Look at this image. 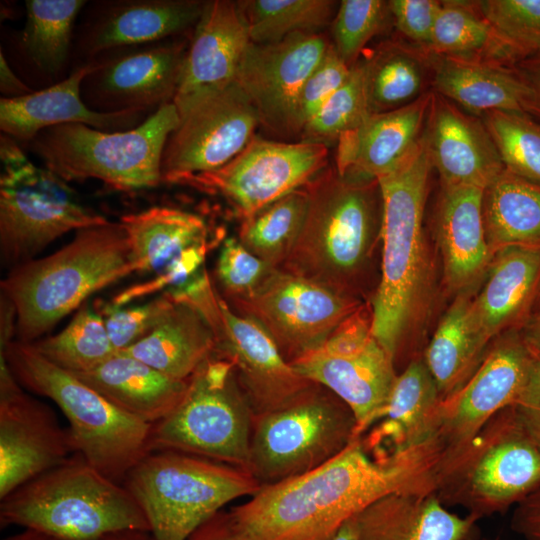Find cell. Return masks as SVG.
Returning <instances> with one entry per match:
<instances>
[{"mask_svg":"<svg viewBox=\"0 0 540 540\" xmlns=\"http://www.w3.org/2000/svg\"><path fill=\"white\" fill-rule=\"evenodd\" d=\"M188 46L167 39L95 56L82 81L83 101L98 112L156 111L174 100Z\"/></svg>","mask_w":540,"mask_h":540,"instance_id":"cell-18","label":"cell"},{"mask_svg":"<svg viewBox=\"0 0 540 540\" xmlns=\"http://www.w3.org/2000/svg\"><path fill=\"white\" fill-rule=\"evenodd\" d=\"M441 453L431 441L386 461L361 436L321 466L262 485L229 514L241 540H333L356 514L394 493H435Z\"/></svg>","mask_w":540,"mask_h":540,"instance_id":"cell-1","label":"cell"},{"mask_svg":"<svg viewBox=\"0 0 540 540\" xmlns=\"http://www.w3.org/2000/svg\"><path fill=\"white\" fill-rule=\"evenodd\" d=\"M175 300L157 327L120 352L171 378L188 380L214 354L215 340L202 314L189 303Z\"/></svg>","mask_w":540,"mask_h":540,"instance_id":"cell-32","label":"cell"},{"mask_svg":"<svg viewBox=\"0 0 540 540\" xmlns=\"http://www.w3.org/2000/svg\"><path fill=\"white\" fill-rule=\"evenodd\" d=\"M537 293H539V298H540V283H539V287H538Z\"/></svg>","mask_w":540,"mask_h":540,"instance_id":"cell-61","label":"cell"},{"mask_svg":"<svg viewBox=\"0 0 540 540\" xmlns=\"http://www.w3.org/2000/svg\"><path fill=\"white\" fill-rule=\"evenodd\" d=\"M251 42L238 1L206 2L187 49L174 105L234 82Z\"/></svg>","mask_w":540,"mask_h":540,"instance_id":"cell-23","label":"cell"},{"mask_svg":"<svg viewBox=\"0 0 540 540\" xmlns=\"http://www.w3.org/2000/svg\"><path fill=\"white\" fill-rule=\"evenodd\" d=\"M478 295L473 321L488 343L525 312L540 283V247L507 246L493 254Z\"/></svg>","mask_w":540,"mask_h":540,"instance_id":"cell-31","label":"cell"},{"mask_svg":"<svg viewBox=\"0 0 540 540\" xmlns=\"http://www.w3.org/2000/svg\"><path fill=\"white\" fill-rule=\"evenodd\" d=\"M540 488V447L513 406L494 415L462 449L441 461L435 495L476 521L506 512Z\"/></svg>","mask_w":540,"mask_h":540,"instance_id":"cell-9","label":"cell"},{"mask_svg":"<svg viewBox=\"0 0 540 540\" xmlns=\"http://www.w3.org/2000/svg\"><path fill=\"white\" fill-rule=\"evenodd\" d=\"M520 335L531 350L540 352V313L525 323Z\"/></svg>","mask_w":540,"mask_h":540,"instance_id":"cell-57","label":"cell"},{"mask_svg":"<svg viewBox=\"0 0 540 540\" xmlns=\"http://www.w3.org/2000/svg\"><path fill=\"white\" fill-rule=\"evenodd\" d=\"M490 43L501 47L516 59L490 24L466 5L442 2L432 31L430 48L438 53L466 54L481 50Z\"/></svg>","mask_w":540,"mask_h":540,"instance_id":"cell-44","label":"cell"},{"mask_svg":"<svg viewBox=\"0 0 540 540\" xmlns=\"http://www.w3.org/2000/svg\"><path fill=\"white\" fill-rule=\"evenodd\" d=\"M273 269L231 237L221 244L215 272L230 300L250 295Z\"/></svg>","mask_w":540,"mask_h":540,"instance_id":"cell-48","label":"cell"},{"mask_svg":"<svg viewBox=\"0 0 540 540\" xmlns=\"http://www.w3.org/2000/svg\"><path fill=\"white\" fill-rule=\"evenodd\" d=\"M429 96L383 113L370 114L337 140L336 171L341 176L377 180L403 162L419 143Z\"/></svg>","mask_w":540,"mask_h":540,"instance_id":"cell-26","label":"cell"},{"mask_svg":"<svg viewBox=\"0 0 540 540\" xmlns=\"http://www.w3.org/2000/svg\"><path fill=\"white\" fill-rule=\"evenodd\" d=\"M518 61L514 73L527 88L525 111L540 120V52Z\"/></svg>","mask_w":540,"mask_h":540,"instance_id":"cell-54","label":"cell"},{"mask_svg":"<svg viewBox=\"0 0 540 540\" xmlns=\"http://www.w3.org/2000/svg\"><path fill=\"white\" fill-rule=\"evenodd\" d=\"M388 2L343 0L332 21V37L338 55L352 67L367 42L382 28Z\"/></svg>","mask_w":540,"mask_h":540,"instance_id":"cell-46","label":"cell"},{"mask_svg":"<svg viewBox=\"0 0 540 540\" xmlns=\"http://www.w3.org/2000/svg\"><path fill=\"white\" fill-rule=\"evenodd\" d=\"M176 300L169 290L137 306H115L97 300L94 309L102 316L110 340L117 351L126 349L148 335L163 320Z\"/></svg>","mask_w":540,"mask_h":540,"instance_id":"cell-47","label":"cell"},{"mask_svg":"<svg viewBox=\"0 0 540 540\" xmlns=\"http://www.w3.org/2000/svg\"><path fill=\"white\" fill-rule=\"evenodd\" d=\"M122 484L143 510L154 540H186L225 505L261 487L246 470L176 451L149 452Z\"/></svg>","mask_w":540,"mask_h":540,"instance_id":"cell-8","label":"cell"},{"mask_svg":"<svg viewBox=\"0 0 540 540\" xmlns=\"http://www.w3.org/2000/svg\"><path fill=\"white\" fill-rule=\"evenodd\" d=\"M510 526L525 540H540V488L515 506Z\"/></svg>","mask_w":540,"mask_h":540,"instance_id":"cell-53","label":"cell"},{"mask_svg":"<svg viewBox=\"0 0 540 540\" xmlns=\"http://www.w3.org/2000/svg\"><path fill=\"white\" fill-rule=\"evenodd\" d=\"M353 412L357 436L363 435L384 408L395 380V362L375 338L371 308L361 305L317 349L290 363Z\"/></svg>","mask_w":540,"mask_h":540,"instance_id":"cell-14","label":"cell"},{"mask_svg":"<svg viewBox=\"0 0 540 540\" xmlns=\"http://www.w3.org/2000/svg\"><path fill=\"white\" fill-rule=\"evenodd\" d=\"M482 211L492 255L507 246L540 247V185L504 168L484 189Z\"/></svg>","mask_w":540,"mask_h":540,"instance_id":"cell-35","label":"cell"},{"mask_svg":"<svg viewBox=\"0 0 540 540\" xmlns=\"http://www.w3.org/2000/svg\"><path fill=\"white\" fill-rule=\"evenodd\" d=\"M351 409L314 383L285 406L253 417L248 472L262 485L307 473L357 437Z\"/></svg>","mask_w":540,"mask_h":540,"instance_id":"cell-12","label":"cell"},{"mask_svg":"<svg viewBox=\"0 0 540 540\" xmlns=\"http://www.w3.org/2000/svg\"><path fill=\"white\" fill-rule=\"evenodd\" d=\"M487 344L473 321L471 298L458 296L442 316L423 356L442 400L469 380Z\"/></svg>","mask_w":540,"mask_h":540,"instance_id":"cell-34","label":"cell"},{"mask_svg":"<svg viewBox=\"0 0 540 540\" xmlns=\"http://www.w3.org/2000/svg\"><path fill=\"white\" fill-rule=\"evenodd\" d=\"M92 70L87 62L66 78L44 89L18 98L0 99V129L2 134L27 144L42 130L69 123L116 132L132 129L142 123L146 112L129 110L98 112L82 99L83 79Z\"/></svg>","mask_w":540,"mask_h":540,"instance_id":"cell-24","label":"cell"},{"mask_svg":"<svg viewBox=\"0 0 540 540\" xmlns=\"http://www.w3.org/2000/svg\"><path fill=\"white\" fill-rule=\"evenodd\" d=\"M350 71L351 67L345 63L333 45L330 44L301 90L297 114L300 134L306 123L346 81Z\"/></svg>","mask_w":540,"mask_h":540,"instance_id":"cell-50","label":"cell"},{"mask_svg":"<svg viewBox=\"0 0 540 540\" xmlns=\"http://www.w3.org/2000/svg\"><path fill=\"white\" fill-rule=\"evenodd\" d=\"M74 453L69 429L24 391L0 356V499Z\"/></svg>","mask_w":540,"mask_h":540,"instance_id":"cell-19","label":"cell"},{"mask_svg":"<svg viewBox=\"0 0 540 540\" xmlns=\"http://www.w3.org/2000/svg\"><path fill=\"white\" fill-rule=\"evenodd\" d=\"M205 6L196 0L100 1L80 28V52L92 59L108 50L167 40L195 28Z\"/></svg>","mask_w":540,"mask_h":540,"instance_id":"cell-22","label":"cell"},{"mask_svg":"<svg viewBox=\"0 0 540 540\" xmlns=\"http://www.w3.org/2000/svg\"><path fill=\"white\" fill-rule=\"evenodd\" d=\"M431 161L425 140L377 178L382 200L381 278L371 301L372 331L394 362L428 288L423 215Z\"/></svg>","mask_w":540,"mask_h":540,"instance_id":"cell-2","label":"cell"},{"mask_svg":"<svg viewBox=\"0 0 540 540\" xmlns=\"http://www.w3.org/2000/svg\"><path fill=\"white\" fill-rule=\"evenodd\" d=\"M485 128L504 168L540 185V124L526 113L491 111Z\"/></svg>","mask_w":540,"mask_h":540,"instance_id":"cell-42","label":"cell"},{"mask_svg":"<svg viewBox=\"0 0 540 540\" xmlns=\"http://www.w3.org/2000/svg\"><path fill=\"white\" fill-rule=\"evenodd\" d=\"M217 244V241L209 240L186 248L164 268L156 272L155 277L122 290L112 298L110 303L115 306H125L146 295L182 285L203 268L207 254Z\"/></svg>","mask_w":540,"mask_h":540,"instance_id":"cell-49","label":"cell"},{"mask_svg":"<svg viewBox=\"0 0 540 540\" xmlns=\"http://www.w3.org/2000/svg\"><path fill=\"white\" fill-rule=\"evenodd\" d=\"M0 92L4 95V98L9 99L22 97L33 92V90L13 72L2 48L0 50Z\"/></svg>","mask_w":540,"mask_h":540,"instance_id":"cell-56","label":"cell"},{"mask_svg":"<svg viewBox=\"0 0 540 540\" xmlns=\"http://www.w3.org/2000/svg\"><path fill=\"white\" fill-rule=\"evenodd\" d=\"M441 402L423 358L411 360L397 375L384 408L361 435L365 450L373 459L386 461L435 441Z\"/></svg>","mask_w":540,"mask_h":540,"instance_id":"cell-25","label":"cell"},{"mask_svg":"<svg viewBox=\"0 0 540 540\" xmlns=\"http://www.w3.org/2000/svg\"><path fill=\"white\" fill-rule=\"evenodd\" d=\"M186 540H241L229 511H220L200 525Z\"/></svg>","mask_w":540,"mask_h":540,"instance_id":"cell-55","label":"cell"},{"mask_svg":"<svg viewBox=\"0 0 540 540\" xmlns=\"http://www.w3.org/2000/svg\"><path fill=\"white\" fill-rule=\"evenodd\" d=\"M377 180L319 173L306 186L308 207L298 239L281 269L356 298L353 283L381 237Z\"/></svg>","mask_w":540,"mask_h":540,"instance_id":"cell-5","label":"cell"},{"mask_svg":"<svg viewBox=\"0 0 540 540\" xmlns=\"http://www.w3.org/2000/svg\"><path fill=\"white\" fill-rule=\"evenodd\" d=\"M483 194L476 186H444L437 231L445 283L454 291L474 283L493 257L484 229Z\"/></svg>","mask_w":540,"mask_h":540,"instance_id":"cell-29","label":"cell"},{"mask_svg":"<svg viewBox=\"0 0 540 540\" xmlns=\"http://www.w3.org/2000/svg\"><path fill=\"white\" fill-rule=\"evenodd\" d=\"M136 272L120 222L90 226L51 255L10 269L1 295L16 314L18 341L32 343L79 308L92 293Z\"/></svg>","mask_w":540,"mask_h":540,"instance_id":"cell-3","label":"cell"},{"mask_svg":"<svg viewBox=\"0 0 540 540\" xmlns=\"http://www.w3.org/2000/svg\"><path fill=\"white\" fill-rule=\"evenodd\" d=\"M330 44L319 32L294 33L273 43H250L235 81L257 111L260 124L282 137L300 134L299 96Z\"/></svg>","mask_w":540,"mask_h":540,"instance_id":"cell-20","label":"cell"},{"mask_svg":"<svg viewBox=\"0 0 540 540\" xmlns=\"http://www.w3.org/2000/svg\"><path fill=\"white\" fill-rule=\"evenodd\" d=\"M433 100L424 140L443 185L485 189L504 169L487 130L446 101Z\"/></svg>","mask_w":540,"mask_h":540,"instance_id":"cell-27","label":"cell"},{"mask_svg":"<svg viewBox=\"0 0 540 540\" xmlns=\"http://www.w3.org/2000/svg\"><path fill=\"white\" fill-rule=\"evenodd\" d=\"M178 124L179 114L171 102L129 130L62 124L42 130L26 147L66 182L93 178L115 190H140L162 182L163 150Z\"/></svg>","mask_w":540,"mask_h":540,"instance_id":"cell-7","label":"cell"},{"mask_svg":"<svg viewBox=\"0 0 540 540\" xmlns=\"http://www.w3.org/2000/svg\"><path fill=\"white\" fill-rule=\"evenodd\" d=\"M253 417L233 364L213 354L188 379L174 410L152 425L148 450L187 453L248 471Z\"/></svg>","mask_w":540,"mask_h":540,"instance_id":"cell-10","label":"cell"},{"mask_svg":"<svg viewBox=\"0 0 540 540\" xmlns=\"http://www.w3.org/2000/svg\"><path fill=\"white\" fill-rule=\"evenodd\" d=\"M356 540H475L476 520L447 510L435 493H394L352 519Z\"/></svg>","mask_w":540,"mask_h":540,"instance_id":"cell-28","label":"cell"},{"mask_svg":"<svg viewBox=\"0 0 540 540\" xmlns=\"http://www.w3.org/2000/svg\"><path fill=\"white\" fill-rule=\"evenodd\" d=\"M29 344L49 362L70 373L89 371L118 352L102 316L88 304L78 308L61 332Z\"/></svg>","mask_w":540,"mask_h":540,"instance_id":"cell-39","label":"cell"},{"mask_svg":"<svg viewBox=\"0 0 540 540\" xmlns=\"http://www.w3.org/2000/svg\"><path fill=\"white\" fill-rule=\"evenodd\" d=\"M138 273H156L188 247L209 241L200 216L155 206L120 218Z\"/></svg>","mask_w":540,"mask_h":540,"instance_id":"cell-33","label":"cell"},{"mask_svg":"<svg viewBox=\"0 0 540 540\" xmlns=\"http://www.w3.org/2000/svg\"><path fill=\"white\" fill-rule=\"evenodd\" d=\"M480 13L517 60L540 52V0L480 1Z\"/></svg>","mask_w":540,"mask_h":540,"instance_id":"cell-45","label":"cell"},{"mask_svg":"<svg viewBox=\"0 0 540 540\" xmlns=\"http://www.w3.org/2000/svg\"><path fill=\"white\" fill-rule=\"evenodd\" d=\"M532 354L520 334L505 336L485 354L469 380L442 400L435 435L441 461L468 444L494 415L514 405Z\"/></svg>","mask_w":540,"mask_h":540,"instance_id":"cell-21","label":"cell"},{"mask_svg":"<svg viewBox=\"0 0 540 540\" xmlns=\"http://www.w3.org/2000/svg\"><path fill=\"white\" fill-rule=\"evenodd\" d=\"M512 406L527 433L540 447V352L533 351L526 382Z\"/></svg>","mask_w":540,"mask_h":540,"instance_id":"cell-52","label":"cell"},{"mask_svg":"<svg viewBox=\"0 0 540 540\" xmlns=\"http://www.w3.org/2000/svg\"><path fill=\"white\" fill-rule=\"evenodd\" d=\"M362 65L370 114L404 107L415 101L422 88L420 63L399 47H383Z\"/></svg>","mask_w":540,"mask_h":540,"instance_id":"cell-41","label":"cell"},{"mask_svg":"<svg viewBox=\"0 0 540 540\" xmlns=\"http://www.w3.org/2000/svg\"><path fill=\"white\" fill-rule=\"evenodd\" d=\"M434 84L443 96L471 111L526 113L527 88L508 70L447 57L436 66Z\"/></svg>","mask_w":540,"mask_h":540,"instance_id":"cell-36","label":"cell"},{"mask_svg":"<svg viewBox=\"0 0 540 540\" xmlns=\"http://www.w3.org/2000/svg\"><path fill=\"white\" fill-rule=\"evenodd\" d=\"M83 0H27L26 21L19 34L28 62L47 76H57L70 53L73 27Z\"/></svg>","mask_w":540,"mask_h":540,"instance_id":"cell-37","label":"cell"},{"mask_svg":"<svg viewBox=\"0 0 540 540\" xmlns=\"http://www.w3.org/2000/svg\"><path fill=\"white\" fill-rule=\"evenodd\" d=\"M369 115L363 65L356 63L342 86L303 127L301 141L327 145L358 127Z\"/></svg>","mask_w":540,"mask_h":540,"instance_id":"cell-43","label":"cell"},{"mask_svg":"<svg viewBox=\"0 0 540 540\" xmlns=\"http://www.w3.org/2000/svg\"><path fill=\"white\" fill-rule=\"evenodd\" d=\"M98 540H154V538L148 531L126 530L105 535Z\"/></svg>","mask_w":540,"mask_h":540,"instance_id":"cell-58","label":"cell"},{"mask_svg":"<svg viewBox=\"0 0 540 540\" xmlns=\"http://www.w3.org/2000/svg\"><path fill=\"white\" fill-rule=\"evenodd\" d=\"M0 160V252L6 266L34 259L67 232L108 222L85 207L66 181L36 166L5 134L0 137Z\"/></svg>","mask_w":540,"mask_h":540,"instance_id":"cell-11","label":"cell"},{"mask_svg":"<svg viewBox=\"0 0 540 540\" xmlns=\"http://www.w3.org/2000/svg\"><path fill=\"white\" fill-rule=\"evenodd\" d=\"M10 525L59 540H98L126 530L150 532L128 489L79 453L0 499V526Z\"/></svg>","mask_w":540,"mask_h":540,"instance_id":"cell-4","label":"cell"},{"mask_svg":"<svg viewBox=\"0 0 540 540\" xmlns=\"http://www.w3.org/2000/svg\"><path fill=\"white\" fill-rule=\"evenodd\" d=\"M441 3L434 0H392L388 5L399 31L416 42L430 46Z\"/></svg>","mask_w":540,"mask_h":540,"instance_id":"cell-51","label":"cell"},{"mask_svg":"<svg viewBox=\"0 0 540 540\" xmlns=\"http://www.w3.org/2000/svg\"><path fill=\"white\" fill-rule=\"evenodd\" d=\"M327 158L325 144L254 137L223 167L188 177L180 184L222 196L242 221L306 186L326 169Z\"/></svg>","mask_w":540,"mask_h":540,"instance_id":"cell-17","label":"cell"},{"mask_svg":"<svg viewBox=\"0 0 540 540\" xmlns=\"http://www.w3.org/2000/svg\"><path fill=\"white\" fill-rule=\"evenodd\" d=\"M351 519L342 526L333 540H356Z\"/></svg>","mask_w":540,"mask_h":540,"instance_id":"cell-60","label":"cell"},{"mask_svg":"<svg viewBox=\"0 0 540 540\" xmlns=\"http://www.w3.org/2000/svg\"><path fill=\"white\" fill-rule=\"evenodd\" d=\"M179 124L162 155V181L215 171L236 157L255 137L259 116L239 84L201 95L179 106Z\"/></svg>","mask_w":540,"mask_h":540,"instance_id":"cell-16","label":"cell"},{"mask_svg":"<svg viewBox=\"0 0 540 540\" xmlns=\"http://www.w3.org/2000/svg\"><path fill=\"white\" fill-rule=\"evenodd\" d=\"M3 540H59L55 537L49 536L47 534L30 530L22 529L20 532L12 534Z\"/></svg>","mask_w":540,"mask_h":540,"instance_id":"cell-59","label":"cell"},{"mask_svg":"<svg viewBox=\"0 0 540 540\" xmlns=\"http://www.w3.org/2000/svg\"><path fill=\"white\" fill-rule=\"evenodd\" d=\"M257 321L289 363L320 347L362 305L357 298L274 268L248 296L229 300Z\"/></svg>","mask_w":540,"mask_h":540,"instance_id":"cell-15","label":"cell"},{"mask_svg":"<svg viewBox=\"0 0 540 540\" xmlns=\"http://www.w3.org/2000/svg\"><path fill=\"white\" fill-rule=\"evenodd\" d=\"M129 415L153 425L182 400L188 380L171 378L123 352L97 367L72 373Z\"/></svg>","mask_w":540,"mask_h":540,"instance_id":"cell-30","label":"cell"},{"mask_svg":"<svg viewBox=\"0 0 540 540\" xmlns=\"http://www.w3.org/2000/svg\"><path fill=\"white\" fill-rule=\"evenodd\" d=\"M238 4L253 43L266 44L299 32L318 33L333 21L331 0H245Z\"/></svg>","mask_w":540,"mask_h":540,"instance_id":"cell-40","label":"cell"},{"mask_svg":"<svg viewBox=\"0 0 540 540\" xmlns=\"http://www.w3.org/2000/svg\"><path fill=\"white\" fill-rule=\"evenodd\" d=\"M0 356L24 389L59 407L68 420L76 453L110 479L122 484L128 471L149 453L152 425L113 405L31 344L11 340L0 346Z\"/></svg>","mask_w":540,"mask_h":540,"instance_id":"cell-6","label":"cell"},{"mask_svg":"<svg viewBox=\"0 0 540 540\" xmlns=\"http://www.w3.org/2000/svg\"><path fill=\"white\" fill-rule=\"evenodd\" d=\"M308 207V192L296 189L241 221L238 240L255 256L279 268L292 251Z\"/></svg>","mask_w":540,"mask_h":540,"instance_id":"cell-38","label":"cell"},{"mask_svg":"<svg viewBox=\"0 0 540 540\" xmlns=\"http://www.w3.org/2000/svg\"><path fill=\"white\" fill-rule=\"evenodd\" d=\"M179 299L208 322L215 340L214 355L233 364L254 415L285 406L314 384L285 360L257 321L229 306L206 270L180 288Z\"/></svg>","mask_w":540,"mask_h":540,"instance_id":"cell-13","label":"cell"}]
</instances>
